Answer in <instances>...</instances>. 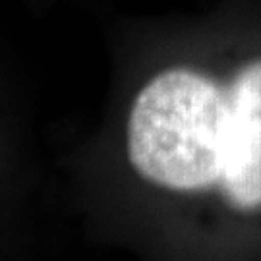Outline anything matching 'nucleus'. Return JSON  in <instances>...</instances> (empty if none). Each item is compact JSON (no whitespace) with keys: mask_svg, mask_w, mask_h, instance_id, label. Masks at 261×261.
<instances>
[{"mask_svg":"<svg viewBox=\"0 0 261 261\" xmlns=\"http://www.w3.org/2000/svg\"><path fill=\"white\" fill-rule=\"evenodd\" d=\"M226 141L228 95L194 70L161 72L132 105L128 157L157 186L197 192L221 184Z\"/></svg>","mask_w":261,"mask_h":261,"instance_id":"1","label":"nucleus"},{"mask_svg":"<svg viewBox=\"0 0 261 261\" xmlns=\"http://www.w3.org/2000/svg\"><path fill=\"white\" fill-rule=\"evenodd\" d=\"M228 95L226 167L221 190L236 209L261 207V60L242 68Z\"/></svg>","mask_w":261,"mask_h":261,"instance_id":"2","label":"nucleus"}]
</instances>
